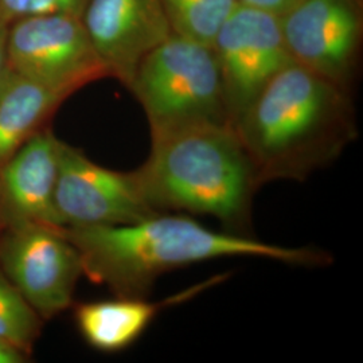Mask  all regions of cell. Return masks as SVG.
I'll list each match as a JSON object with an SVG mask.
<instances>
[{
	"instance_id": "obj_8",
	"label": "cell",
	"mask_w": 363,
	"mask_h": 363,
	"mask_svg": "<svg viewBox=\"0 0 363 363\" xmlns=\"http://www.w3.org/2000/svg\"><path fill=\"white\" fill-rule=\"evenodd\" d=\"M54 206L62 228L127 225L157 214L133 171L105 169L65 142L60 145Z\"/></svg>"
},
{
	"instance_id": "obj_10",
	"label": "cell",
	"mask_w": 363,
	"mask_h": 363,
	"mask_svg": "<svg viewBox=\"0 0 363 363\" xmlns=\"http://www.w3.org/2000/svg\"><path fill=\"white\" fill-rule=\"evenodd\" d=\"M81 19L109 77L127 88L144 57L172 34L162 0H88Z\"/></svg>"
},
{
	"instance_id": "obj_16",
	"label": "cell",
	"mask_w": 363,
	"mask_h": 363,
	"mask_svg": "<svg viewBox=\"0 0 363 363\" xmlns=\"http://www.w3.org/2000/svg\"><path fill=\"white\" fill-rule=\"evenodd\" d=\"M88 0H0V21L10 25L39 15L67 13L82 16Z\"/></svg>"
},
{
	"instance_id": "obj_3",
	"label": "cell",
	"mask_w": 363,
	"mask_h": 363,
	"mask_svg": "<svg viewBox=\"0 0 363 363\" xmlns=\"http://www.w3.org/2000/svg\"><path fill=\"white\" fill-rule=\"evenodd\" d=\"M157 213L211 216L230 233L250 235L262 182L230 124H195L151 135V152L133 171Z\"/></svg>"
},
{
	"instance_id": "obj_12",
	"label": "cell",
	"mask_w": 363,
	"mask_h": 363,
	"mask_svg": "<svg viewBox=\"0 0 363 363\" xmlns=\"http://www.w3.org/2000/svg\"><path fill=\"white\" fill-rule=\"evenodd\" d=\"M69 97L7 67L0 76V169Z\"/></svg>"
},
{
	"instance_id": "obj_5",
	"label": "cell",
	"mask_w": 363,
	"mask_h": 363,
	"mask_svg": "<svg viewBox=\"0 0 363 363\" xmlns=\"http://www.w3.org/2000/svg\"><path fill=\"white\" fill-rule=\"evenodd\" d=\"M6 65L69 96L109 77L81 16L67 13L28 16L10 23Z\"/></svg>"
},
{
	"instance_id": "obj_14",
	"label": "cell",
	"mask_w": 363,
	"mask_h": 363,
	"mask_svg": "<svg viewBox=\"0 0 363 363\" xmlns=\"http://www.w3.org/2000/svg\"><path fill=\"white\" fill-rule=\"evenodd\" d=\"M237 0H162L174 34L211 46Z\"/></svg>"
},
{
	"instance_id": "obj_15",
	"label": "cell",
	"mask_w": 363,
	"mask_h": 363,
	"mask_svg": "<svg viewBox=\"0 0 363 363\" xmlns=\"http://www.w3.org/2000/svg\"><path fill=\"white\" fill-rule=\"evenodd\" d=\"M42 320L0 269V339L31 354L42 331Z\"/></svg>"
},
{
	"instance_id": "obj_4",
	"label": "cell",
	"mask_w": 363,
	"mask_h": 363,
	"mask_svg": "<svg viewBox=\"0 0 363 363\" xmlns=\"http://www.w3.org/2000/svg\"><path fill=\"white\" fill-rule=\"evenodd\" d=\"M128 89L143 106L151 135L230 124L214 50L193 39L172 33L144 57Z\"/></svg>"
},
{
	"instance_id": "obj_20",
	"label": "cell",
	"mask_w": 363,
	"mask_h": 363,
	"mask_svg": "<svg viewBox=\"0 0 363 363\" xmlns=\"http://www.w3.org/2000/svg\"><path fill=\"white\" fill-rule=\"evenodd\" d=\"M0 226H1V223H0Z\"/></svg>"
},
{
	"instance_id": "obj_2",
	"label": "cell",
	"mask_w": 363,
	"mask_h": 363,
	"mask_svg": "<svg viewBox=\"0 0 363 363\" xmlns=\"http://www.w3.org/2000/svg\"><path fill=\"white\" fill-rule=\"evenodd\" d=\"M233 128L262 184L304 181L358 136L347 91L295 62L265 85Z\"/></svg>"
},
{
	"instance_id": "obj_9",
	"label": "cell",
	"mask_w": 363,
	"mask_h": 363,
	"mask_svg": "<svg viewBox=\"0 0 363 363\" xmlns=\"http://www.w3.org/2000/svg\"><path fill=\"white\" fill-rule=\"evenodd\" d=\"M280 23L291 60L347 91L362 39L358 0H301Z\"/></svg>"
},
{
	"instance_id": "obj_1",
	"label": "cell",
	"mask_w": 363,
	"mask_h": 363,
	"mask_svg": "<svg viewBox=\"0 0 363 363\" xmlns=\"http://www.w3.org/2000/svg\"><path fill=\"white\" fill-rule=\"evenodd\" d=\"M64 234L77 247L82 273L125 298H147L162 274L208 259L257 257L301 267L331 261L322 250L214 232L186 216L167 213L127 225L64 228Z\"/></svg>"
},
{
	"instance_id": "obj_19",
	"label": "cell",
	"mask_w": 363,
	"mask_h": 363,
	"mask_svg": "<svg viewBox=\"0 0 363 363\" xmlns=\"http://www.w3.org/2000/svg\"><path fill=\"white\" fill-rule=\"evenodd\" d=\"M9 25L0 21V76L6 69V35Z\"/></svg>"
},
{
	"instance_id": "obj_17",
	"label": "cell",
	"mask_w": 363,
	"mask_h": 363,
	"mask_svg": "<svg viewBox=\"0 0 363 363\" xmlns=\"http://www.w3.org/2000/svg\"><path fill=\"white\" fill-rule=\"evenodd\" d=\"M241 4L262 10L265 13H273L276 16H283L292 7H295L301 0H237Z\"/></svg>"
},
{
	"instance_id": "obj_6",
	"label": "cell",
	"mask_w": 363,
	"mask_h": 363,
	"mask_svg": "<svg viewBox=\"0 0 363 363\" xmlns=\"http://www.w3.org/2000/svg\"><path fill=\"white\" fill-rule=\"evenodd\" d=\"M0 269L42 319L67 310L84 274L64 228L21 225L0 235Z\"/></svg>"
},
{
	"instance_id": "obj_18",
	"label": "cell",
	"mask_w": 363,
	"mask_h": 363,
	"mask_svg": "<svg viewBox=\"0 0 363 363\" xmlns=\"http://www.w3.org/2000/svg\"><path fill=\"white\" fill-rule=\"evenodd\" d=\"M30 354H27L13 343L0 339V363H23L26 362Z\"/></svg>"
},
{
	"instance_id": "obj_11",
	"label": "cell",
	"mask_w": 363,
	"mask_h": 363,
	"mask_svg": "<svg viewBox=\"0 0 363 363\" xmlns=\"http://www.w3.org/2000/svg\"><path fill=\"white\" fill-rule=\"evenodd\" d=\"M61 142L50 128L27 140L0 169V223L62 228L54 206Z\"/></svg>"
},
{
	"instance_id": "obj_13",
	"label": "cell",
	"mask_w": 363,
	"mask_h": 363,
	"mask_svg": "<svg viewBox=\"0 0 363 363\" xmlns=\"http://www.w3.org/2000/svg\"><path fill=\"white\" fill-rule=\"evenodd\" d=\"M191 294L194 291L177 295V298L166 301L117 296L113 300L81 303L74 310V319L79 334L93 349L117 352L128 349L142 337L156 315L167 304H174Z\"/></svg>"
},
{
	"instance_id": "obj_7",
	"label": "cell",
	"mask_w": 363,
	"mask_h": 363,
	"mask_svg": "<svg viewBox=\"0 0 363 363\" xmlns=\"http://www.w3.org/2000/svg\"><path fill=\"white\" fill-rule=\"evenodd\" d=\"M223 84L230 124L283 67L294 62L280 18L237 3L211 45Z\"/></svg>"
}]
</instances>
